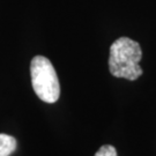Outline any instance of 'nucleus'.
Returning <instances> with one entry per match:
<instances>
[{"label":"nucleus","mask_w":156,"mask_h":156,"mask_svg":"<svg viewBox=\"0 0 156 156\" xmlns=\"http://www.w3.org/2000/svg\"><path fill=\"white\" fill-rule=\"evenodd\" d=\"M142 59V50L138 42L128 37H120L110 46L109 69L116 78L134 81L142 75L139 62Z\"/></svg>","instance_id":"1"},{"label":"nucleus","mask_w":156,"mask_h":156,"mask_svg":"<svg viewBox=\"0 0 156 156\" xmlns=\"http://www.w3.org/2000/svg\"><path fill=\"white\" fill-rule=\"evenodd\" d=\"M31 83L35 94L46 103H55L60 96V84L52 62L43 56L34 57L30 64Z\"/></svg>","instance_id":"2"},{"label":"nucleus","mask_w":156,"mask_h":156,"mask_svg":"<svg viewBox=\"0 0 156 156\" xmlns=\"http://www.w3.org/2000/svg\"><path fill=\"white\" fill-rule=\"evenodd\" d=\"M16 149V139L12 135L0 133V156H9Z\"/></svg>","instance_id":"3"},{"label":"nucleus","mask_w":156,"mask_h":156,"mask_svg":"<svg viewBox=\"0 0 156 156\" xmlns=\"http://www.w3.org/2000/svg\"><path fill=\"white\" fill-rule=\"evenodd\" d=\"M95 156H117V151L116 148L111 145H104L102 146Z\"/></svg>","instance_id":"4"}]
</instances>
